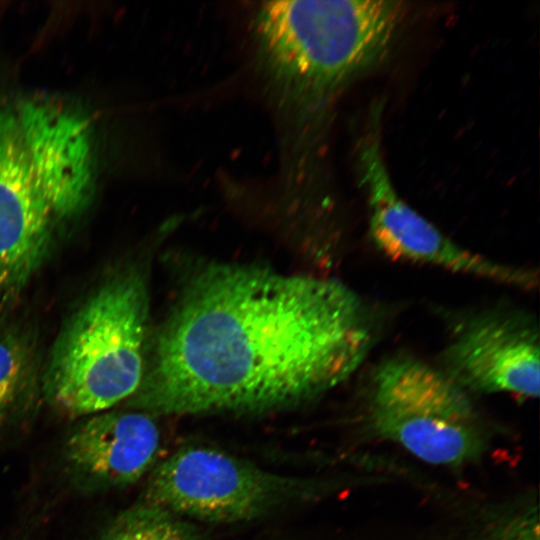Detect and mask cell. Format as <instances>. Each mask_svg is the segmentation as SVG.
Returning a JSON list of instances; mask_svg holds the SVG:
<instances>
[{"label": "cell", "instance_id": "12", "mask_svg": "<svg viewBox=\"0 0 540 540\" xmlns=\"http://www.w3.org/2000/svg\"><path fill=\"white\" fill-rule=\"evenodd\" d=\"M101 540H201L195 526L155 504L140 502L120 513Z\"/></svg>", "mask_w": 540, "mask_h": 540}, {"label": "cell", "instance_id": "8", "mask_svg": "<svg viewBox=\"0 0 540 540\" xmlns=\"http://www.w3.org/2000/svg\"><path fill=\"white\" fill-rule=\"evenodd\" d=\"M537 324L515 312H488L467 321L444 352L442 370L467 392L536 398L540 386Z\"/></svg>", "mask_w": 540, "mask_h": 540}, {"label": "cell", "instance_id": "5", "mask_svg": "<svg viewBox=\"0 0 540 540\" xmlns=\"http://www.w3.org/2000/svg\"><path fill=\"white\" fill-rule=\"evenodd\" d=\"M305 481L206 446L178 449L152 471L143 501L210 523L252 520L307 496Z\"/></svg>", "mask_w": 540, "mask_h": 540}, {"label": "cell", "instance_id": "7", "mask_svg": "<svg viewBox=\"0 0 540 540\" xmlns=\"http://www.w3.org/2000/svg\"><path fill=\"white\" fill-rule=\"evenodd\" d=\"M27 167L55 221L79 215L91 200V128L75 108L44 97L13 105Z\"/></svg>", "mask_w": 540, "mask_h": 540}, {"label": "cell", "instance_id": "1", "mask_svg": "<svg viewBox=\"0 0 540 540\" xmlns=\"http://www.w3.org/2000/svg\"><path fill=\"white\" fill-rule=\"evenodd\" d=\"M374 338L369 308L339 280L209 262L182 285L127 407L152 416L291 407L347 380Z\"/></svg>", "mask_w": 540, "mask_h": 540}, {"label": "cell", "instance_id": "10", "mask_svg": "<svg viewBox=\"0 0 540 540\" xmlns=\"http://www.w3.org/2000/svg\"><path fill=\"white\" fill-rule=\"evenodd\" d=\"M159 447L160 431L152 415L107 410L74 428L63 455L76 485L100 491L136 483L154 465Z\"/></svg>", "mask_w": 540, "mask_h": 540}, {"label": "cell", "instance_id": "3", "mask_svg": "<svg viewBox=\"0 0 540 540\" xmlns=\"http://www.w3.org/2000/svg\"><path fill=\"white\" fill-rule=\"evenodd\" d=\"M136 267L114 273L60 333L42 377L50 403L68 416H91L138 389L148 347L149 293Z\"/></svg>", "mask_w": 540, "mask_h": 540}, {"label": "cell", "instance_id": "9", "mask_svg": "<svg viewBox=\"0 0 540 540\" xmlns=\"http://www.w3.org/2000/svg\"><path fill=\"white\" fill-rule=\"evenodd\" d=\"M54 222L27 167L13 105L0 101V305L17 299L42 266Z\"/></svg>", "mask_w": 540, "mask_h": 540}, {"label": "cell", "instance_id": "11", "mask_svg": "<svg viewBox=\"0 0 540 540\" xmlns=\"http://www.w3.org/2000/svg\"><path fill=\"white\" fill-rule=\"evenodd\" d=\"M39 385L34 344L19 330L0 331V428L33 400Z\"/></svg>", "mask_w": 540, "mask_h": 540}, {"label": "cell", "instance_id": "6", "mask_svg": "<svg viewBox=\"0 0 540 540\" xmlns=\"http://www.w3.org/2000/svg\"><path fill=\"white\" fill-rule=\"evenodd\" d=\"M358 149V167L377 248L398 261L428 265L502 285L533 289L536 272L493 261L461 247L409 206L396 192L381 153L379 113Z\"/></svg>", "mask_w": 540, "mask_h": 540}, {"label": "cell", "instance_id": "4", "mask_svg": "<svg viewBox=\"0 0 540 540\" xmlns=\"http://www.w3.org/2000/svg\"><path fill=\"white\" fill-rule=\"evenodd\" d=\"M369 417L382 437L430 464L462 465L484 448L468 392L442 369L411 356L391 357L374 370Z\"/></svg>", "mask_w": 540, "mask_h": 540}, {"label": "cell", "instance_id": "13", "mask_svg": "<svg viewBox=\"0 0 540 540\" xmlns=\"http://www.w3.org/2000/svg\"><path fill=\"white\" fill-rule=\"evenodd\" d=\"M499 540H532L531 535V528H529L528 532H516L515 530L513 532H510L508 534H505L504 537H501Z\"/></svg>", "mask_w": 540, "mask_h": 540}, {"label": "cell", "instance_id": "2", "mask_svg": "<svg viewBox=\"0 0 540 540\" xmlns=\"http://www.w3.org/2000/svg\"><path fill=\"white\" fill-rule=\"evenodd\" d=\"M403 3L387 0L265 2L254 18L262 79L329 107L351 81L387 55Z\"/></svg>", "mask_w": 540, "mask_h": 540}]
</instances>
